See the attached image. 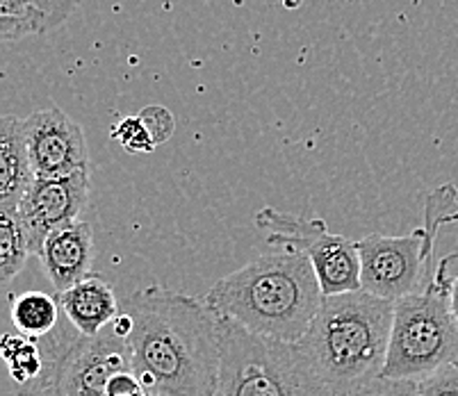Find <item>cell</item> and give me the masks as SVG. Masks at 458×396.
I'll return each mask as SVG.
<instances>
[{
	"label": "cell",
	"mask_w": 458,
	"mask_h": 396,
	"mask_svg": "<svg viewBox=\"0 0 458 396\" xmlns=\"http://www.w3.org/2000/svg\"><path fill=\"white\" fill-rule=\"evenodd\" d=\"M123 310L132 316L126 344L141 385L162 396H215L222 335L206 301L156 282L137 290Z\"/></svg>",
	"instance_id": "cell-1"
},
{
	"label": "cell",
	"mask_w": 458,
	"mask_h": 396,
	"mask_svg": "<svg viewBox=\"0 0 458 396\" xmlns=\"http://www.w3.org/2000/svg\"><path fill=\"white\" fill-rule=\"evenodd\" d=\"M203 301L216 316L235 321L249 333L299 344L322 308L324 291L306 256L272 249L219 278Z\"/></svg>",
	"instance_id": "cell-2"
},
{
	"label": "cell",
	"mask_w": 458,
	"mask_h": 396,
	"mask_svg": "<svg viewBox=\"0 0 458 396\" xmlns=\"http://www.w3.org/2000/svg\"><path fill=\"white\" fill-rule=\"evenodd\" d=\"M393 321L394 303L363 290L324 296L301 344L331 390L353 396L383 376Z\"/></svg>",
	"instance_id": "cell-3"
},
{
	"label": "cell",
	"mask_w": 458,
	"mask_h": 396,
	"mask_svg": "<svg viewBox=\"0 0 458 396\" xmlns=\"http://www.w3.org/2000/svg\"><path fill=\"white\" fill-rule=\"evenodd\" d=\"M222 365L215 396H340L303 344L269 340L219 316Z\"/></svg>",
	"instance_id": "cell-4"
},
{
	"label": "cell",
	"mask_w": 458,
	"mask_h": 396,
	"mask_svg": "<svg viewBox=\"0 0 458 396\" xmlns=\"http://www.w3.org/2000/svg\"><path fill=\"white\" fill-rule=\"evenodd\" d=\"M458 367V321L436 281L394 303L388 360L381 378L420 383Z\"/></svg>",
	"instance_id": "cell-5"
},
{
	"label": "cell",
	"mask_w": 458,
	"mask_h": 396,
	"mask_svg": "<svg viewBox=\"0 0 458 396\" xmlns=\"http://www.w3.org/2000/svg\"><path fill=\"white\" fill-rule=\"evenodd\" d=\"M272 249H290L310 260L324 296H340L360 290V253L358 241L328 231L324 219L265 206L253 216Z\"/></svg>",
	"instance_id": "cell-6"
},
{
	"label": "cell",
	"mask_w": 458,
	"mask_h": 396,
	"mask_svg": "<svg viewBox=\"0 0 458 396\" xmlns=\"http://www.w3.org/2000/svg\"><path fill=\"white\" fill-rule=\"evenodd\" d=\"M39 341L46 353L41 383L51 396H106L112 378L132 371L131 349L112 328L96 337L51 333Z\"/></svg>",
	"instance_id": "cell-7"
},
{
	"label": "cell",
	"mask_w": 458,
	"mask_h": 396,
	"mask_svg": "<svg viewBox=\"0 0 458 396\" xmlns=\"http://www.w3.org/2000/svg\"><path fill=\"white\" fill-rule=\"evenodd\" d=\"M436 237L438 232L422 223L406 235L372 232L358 240L360 290L393 303L422 291L428 285L427 266Z\"/></svg>",
	"instance_id": "cell-8"
},
{
	"label": "cell",
	"mask_w": 458,
	"mask_h": 396,
	"mask_svg": "<svg viewBox=\"0 0 458 396\" xmlns=\"http://www.w3.org/2000/svg\"><path fill=\"white\" fill-rule=\"evenodd\" d=\"M91 169L60 178H37L32 190L16 207V219L26 232L32 256H39L46 237L57 228L81 219L89 201Z\"/></svg>",
	"instance_id": "cell-9"
},
{
	"label": "cell",
	"mask_w": 458,
	"mask_h": 396,
	"mask_svg": "<svg viewBox=\"0 0 458 396\" xmlns=\"http://www.w3.org/2000/svg\"><path fill=\"white\" fill-rule=\"evenodd\" d=\"M28 153L37 178H60L89 169L85 131L60 107L37 110L23 119Z\"/></svg>",
	"instance_id": "cell-10"
},
{
	"label": "cell",
	"mask_w": 458,
	"mask_h": 396,
	"mask_svg": "<svg viewBox=\"0 0 458 396\" xmlns=\"http://www.w3.org/2000/svg\"><path fill=\"white\" fill-rule=\"evenodd\" d=\"M94 253V226L87 219H78L46 237L37 257L53 290L62 294L89 276Z\"/></svg>",
	"instance_id": "cell-11"
},
{
	"label": "cell",
	"mask_w": 458,
	"mask_h": 396,
	"mask_svg": "<svg viewBox=\"0 0 458 396\" xmlns=\"http://www.w3.org/2000/svg\"><path fill=\"white\" fill-rule=\"evenodd\" d=\"M57 301H60L66 321L81 335L87 337L106 333V328L112 326L116 316L122 315V308H119L112 285L101 274H94V271L87 278H82L78 285L57 294Z\"/></svg>",
	"instance_id": "cell-12"
},
{
	"label": "cell",
	"mask_w": 458,
	"mask_h": 396,
	"mask_svg": "<svg viewBox=\"0 0 458 396\" xmlns=\"http://www.w3.org/2000/svg\"><path fill=\"white\" fill-rule=\"evenodd\" d=\"M37 176L28 153L23 119L14 114L0 121V212H16L35 185Z\"/></svg>",
	"instance_id": "cell-13"
},
{
	"label": "cell",
	"mask_w": 458,
	"mask_h": 396,
	"mask_svg": "<svg viewBox=\"0 0 458 396\" xmlns=\"http://www.w3.org/2000/svg\"><path fill=\"white\" fill-rule=\"evenodd\" d=\"M76 7L78 0H0V39L10 44L48 35L64 26Z\"/></svg>",
	"instance_id": "cell-14"
},
{
	"label": "cell",
	"mask_w": 458,
	"mask_h": 396,
	"mask_svg": "<svg viewBox=\"0 0 458 396\" xmlns=\"http://www.w3.org/2000/svg\"><path fill=\"white\" fill-rule=\"evenodd\" d=\"M60 301L57 296L39 290H26L12 294L10 316L19 335L30 340H44L60 326Z\"/></svg>",
	"instance_id": "cell-15"
},
{
	"label": "cell",
	"mask_w": 458,
	"mask_h": 396,
	"mask_svg": "<svg viewBox=\"0 0 458 396\" xmlns=\"http://www.w3.org/2000/svg\"><path fill=\"white\" fill-rule=\"evenodd\" d=\"M0 353L5 358L7 371L16 385H30L44 376L46 353L41 349V341L23 335H5L0 344Z\"/></svg>",
	"instance_id": "cell-16"
},
{
	"label": "cell",
	"mask_w": 458,
	"mask_h": 396,
	"mask_svg": "<svg viewBox=\"0 0 458 396\" xmlns=\"http://www.w3.org/2000/svg\"><path fill=\"white\" fill-rule=\"evenodd\" d=\"M32 256L28 237L14 212H0V278L10 282Z\"/></svg>",
	"instance_id": "cell-17"
},
{
	"label": "cell",
	"mask_w": 458,
	"mask_h": 396,
	"mask_svg": "<svg viewBox=\"0 0 458 396\" xmlns=\"http://www.w3.org/2000/svg\"><path fill=\"white\" fill-rule=\"evenodd\" d=\"M112 139L122 146L123 151L131 156H141V153H153L157 148L153 137L148 135L147 126L140 116H123L114 128H112Z\"/></svg>",
	"instance_id": "cell-18"
},
{
	"label": "cell",
	"mask_w": 458,
	"mask_h": 396,
	"mask_svg": "<svg viewBox=\"0 0 458 396\" xmlns=\"http://www.w3.org/2000/svg\"><path fill=\"white\" fill-rule=\"evenodd\" d=\"M141 121H144V126H147L148 135L153 137L156 146L166 144V141L172 139L174 131H176V119L166 107L162 105H148L140 112Z\"/></svg>",
	"instance_id": "cell-19"
},
{
	"label": "cell",
	"mask_w": 458,
	"mask_h": 396,
	"mask_svg": "<svg viewBox=\"0 0 458 396\" xmlns=\"http://www.w3.org/2000/svg\"><path fill=\"white\" fill-rule=\"evenodd\" d=\"M433 281L443 287V291L447 294V303L452 315L458 321V251L449 253L443 260L438 262V269L433 274Z\"/></svg>",
	"instance_id": "cell-20"
},
{
	"label": "cell",
	"mask_w": 458,
	"mask_h": 396,
	"mask_svg": "<svg viewBox=\"0 0 458 396\" xmlns=\"http://www.w3.org/2000/svg\"><path fill=\"white\" fill-rule=\"evenodd\" d=\"M418 396H458V367H449L420 381Z\"/></svg>",
	"instance_id": "cell-21"
},
{
	"label": "cell",
	"mask_w": 458,
	"mask_h": 396,
	"mask_svg": "<svg viewBox=\"0 0 458 396\" xmlns=\"http://www.w3.org/2000/svg\"><path fill=\"white\" fill-rule=\"evenodd\" d=\"M353 396H418V383L411 381H388V378H378L372 385L363 387Z\"/></svg>",
	"instance_id": "cell-22"
},
{
	"label": "cell",
	"mask_w": 458,
	"mask_h": 396,
	"mask_svg": "<svg viewBox=\"0 0 458 396\" xmlns=\"http://www.w3.org/2000/svg\"><path fill=\"white\" fill-rule=\"evenodd\" d=\"M12 396H51L46 392L41 378L37 383H30V385H16V392Z\"/></svg>",
	"instance_id": "cell-23"
},
{
	"label": "cell",
	"mask_w": 458,
	"mask_h": 396,
	"mask_svg": "<svg viewBox=\"0 0 458 396\" xmlns=\"http://www.w3.org/2000/svg\"><path fill=\"white\" fill-rule=\"evenodd\" d=\"M151 396H162V394H156V392H151Z\"/></svg>",
	"instance_id": "cell-24"
}]
</instances>
